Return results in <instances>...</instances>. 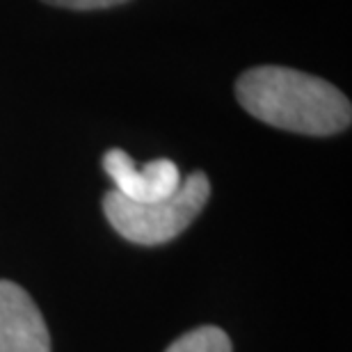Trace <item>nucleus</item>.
I'll return each instance as SVG.
<instances>
[{
    "label": "nucleus",
    "mask_w": 352,
    "mask_h": 352,
    "mask_svg": "<svg viewBox=\"0 0 352 352\" xmlns=\"http://www.w3.org/2000/svg\"><path fill=\"white\" fill-rule=\"evenodd\" d=\"M238 101L252 117L302 135H334L352 122L348 96L316 76L286 67H258L236 82Z\"/></svg>",
    "instance_id": "1"
},
{
    "label": "nucleus",
    "mask_w": 352,
    "mask_h": 352,
    "mask_svg": "<svg viewBox=\"0 0 352 352\" xmlns=\"http://www.w3.org/2000/svg\"><path fill=\"white\" fill-rule=\"evenodd\" d=\"M210 195V181L204 172H192L170 197L149 204H135L110 190L103 210L117 234L138 245H160L172 241L201 213Z\"/></svg>",
    "instance_id": "2"
},
{
    "label": "nucleus",
    "mask_w": 352,
    "mask_h": 352,
    "mask_svg": "<svg viewBox=\"0 0 352 352\" xmlns=\"http://www.w3.org/2000/svg\"><path fill=\"white\" fill-rule=\"evenodd\" d=\"M103 170L115 183V192L135 204L165 199L181 186V172L172 160L160 158L138 167L122 149H110L105 153Z\"/></svg>",
    "instance_id": "3"
},
{
    "label": "nucleus",
    "mask_w": 352,
    "mask_h": 352,
    "mask_svg": "<svg viewBox=\"0 0 352 352\" xmlns=\"http://www.w3.org/2000/svg\"><path fill=\"white\" fill-rule=\"evenodd\" d=\"M0 352H51L46 322L23 288L0 279Z\"/></svg>",
    "instance_id": "4"
},
{
    "label": "nucleus",
    "mask_w": 352,
    "mask_h": 352,
    "mask_svg": "<svg viewBox=\"0 0 352 352\" xmlns=\"http://www.w3.org/2000/svg\"><path fill=\"white\" fill-rule=\"evenodd\" d=\"M167 352H231V341L222 329L199 327L176 339Z\"/></svg>",
    "instance_id": "5"
},
{
    "label": "nucleus",
    "mask_w": 352,
    "mask_h": 352,
    "mask_svg": "<svg viewBox=\"0 0 352 352\" xmlns=\"http://www.w3.org/2000/svg\"><path fill=\"white\" fill-rule=\"evenodd\" d=\"M48 5L67 7V10H105V7H115L129 0H44Z\"/></svg>",
    "instance_id": "6"
}]
</instances>
